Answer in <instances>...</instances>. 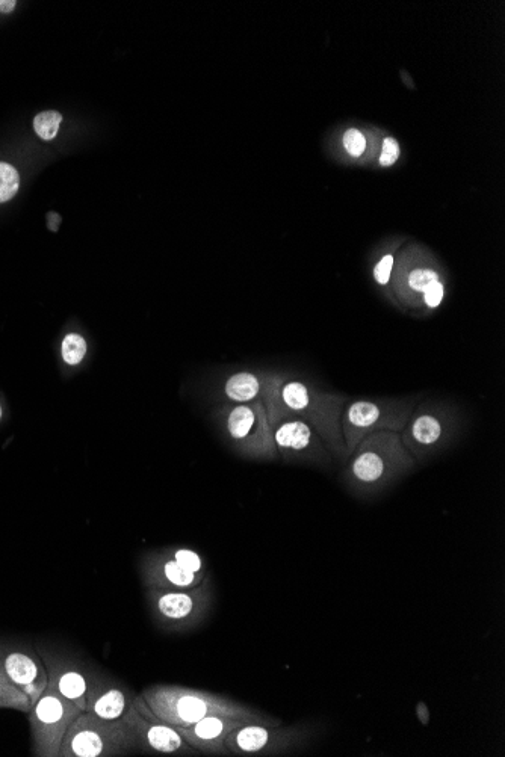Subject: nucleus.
<instances>
[{
  "label": "nucleus",
  "instance_id": "obj_1",
  "mask_svg": "<svg viewBox=\"0 0 505 757\" xmlns=\"http://www.w3.org/2000/svg\"><path fill=\"white\" fill-rule=\"evenodd\" d=\"M147 705L165 723L188 727L211 715L242 718L248 723L282 724L280 718L264 714L244 703L227 699L211 691L194 690L180 685H152L141 693Z\"/></svg>",
  "mask_w": 505,
  "mask_h": 757
},
{
  "label": "nucleus",
  "instance_id": "obj_2",
  "mask_svg": "<svg viewBox=\"0 0 505 757\" xmlns=\"http://www.w3.org/2000/svg\"><path fill=\"white\" fill-rule=\"evenodd\" d=\"M138 753L137 741L128 723L105 720L81 712L67 730L59 757H120Z\"/></svg>",
  "mask_w": 505,
  "mask_h": 757
},
{
  "label": "nucleus",
  "instance_id": "obj_3",
  "mask_svg": "<svg viewBox=\"0 0 505 757\" xmlns=\"http://www.w3.org/2000/svg\"><path fill=\"white\" fill-rule=\"evenodd\" d=\"M214 585L206 576L197 587L186 590H158L147 588L146 599L150 614L162 631H193L205 623L214 606Z\"/></svg>",
  "mask_w": 505,
  "mask_h": 757
},
{
  "label": "nucleus",
  "instance_id": "obj_4",
  "mask_svg": "<svg viewBox=\"0 0 505 757\" xmlns=\"http://www.w3.org/2000/svg\"><path fill=\"white\" fill-rule=\"evenodd\" d=\"M315 733V727L306 723L292 726L245 723L227 736L226 747L230 756H288L303 751Z\"/></svg>",
  "mask_w": 505,
  "mask_h": 757
},
{
  "label": "nucleus",
  "instance_id": "obj_5",
  "mask_svg": "<svg viewBox=\"0 0 505 757\" xmlns=\"http://www.w3.org/2000/svg\"><path fill=\"white\" fill-rule=\"evenodd\" d=\"M81 712L78 705L47 685L29 711L32 754L38 757H59L64 736Z\"/></svg>",
  "mask_w": 505,
  "mask_h": 757
},
{
  "label": "nucleus",
  "instance_id": "obj_6",
  "mask_svg": "<svg viewBox=\"0 0 505 757\" xmlns=\"http://www.w3.org/2000/svg\"><path fill=\"white\" fill-rule=\"evenodd\" d=\"M410 464L397 436L377 434L360 446L350 464V479L360 489H377Z\"/></svg>",
  "mask_w": 505,
  "mask_h": 757
},
{
  "label": "nucleus",
  "instance_id": "obj_7",
  "mask_svg": "<svg viewBox=\"0 0 505 757\" xmlns=\"http://www.w3.org/2000/svg\"><path fill=\"white\" fill-rule=\"evenodd\" d=\"M137 741L138 753L161 754V756H196L199 751L186 744L176 727L162 721L137 694L134 706L124 715Z\"/></svg>",
  "mask_w": 505,
  "mask_h": 757
},
{
  "label": "nucleus",
  "instance_id": "obj_8",
  "mask_svg": "<svg viewBox=\"0 0 505 757\" xmlns=\"http://www.w3.org/2000/svg\"><path fill=\"white\" fill-rule=\"evenodd\" d=\"M41 659L49 677L47 685L52 686L56 693L66 697L67 700L78 705L82 712H85L93 667H87L75 658L49 652V650H41Z\"/></svg>",
  "mask_w": 505,
  "mask_h": 757
},
{
  "label": "nucleus",
  "instance_id": "obj_9",
  "mask_svg": "<svg viewBox=\"0 0 505 757\" xmlns=\"http://www.w3.org/2000/svg\"><path fill=\"white\" fill-rule=\"evenodd\" d=\"M135 697L137 694L132 693L129 686L111 674L100 668H91L85 712L105 720H121L134 706Z\"/></svg>",
  "mask_w": 505,
  "mask_h": 757
},
{
  "label": "nucleus",
  "instance_id": "obj_10",
  "mask_svg": "<svg viewBox=\"0 0 505 757\" xmlns=\"http://www.w3.org/2000/svg\"><path fill=\"white\" fill-rule=\"evenodd\" d=\"M227 431L232 440L242 446V449L255 455L273 457L276 452L273 433L267 421L258 411L247 405H239L230 411L227 418Z\"/></svg>",
  "mask_w": 505,
  "mask_h": 757
},
{
  "label": "nucleus",
  "instance_id": "obj_11",
  "mask_svg": "<svg viewBox=\"0 0 505 757\" xmlns=\"http://www.w3.org/2000/svg\"><path fill=\"white\" fill-rule=\"evenodd\" d=\"M248 721L242 718L223 717V715H211L203 718L188 727H176L177 732L185 739L186 744L191 745L199 753L212 754V756H230L226 747V739L233 730L241 727Z\"/></svg>",
  "mask_w": 505,
  "mask_h": 757
},
{
  "label": "nucleus",
  "instance_id": "obj_12",
  "mask_svg": "<svg viewBox=\"0 0 505 757\" xmlns=\"http://www.w3.org/2000/svg\"><path fill=\"white\" fill-rule=\"evenodd\" d=\"M0 662L8 679L29 697L31 706L34 705L49 683L43 659L26 650L13 649L5 653Z\"/></svg>",
  "mask_w": 505,
  "mask_h": 757
},
{
  "label": "nucleus",
  "instance_id": "obj_13",
  "mask_svg": "<svg viewBox=\"0 0 505 757\" xmlns=\"http://www.w3.org/2000/svg\"><path fill=\"white\" fill-rule=\"evenodd\" d=\"M141 582L144 587L158 590H186L197 587L208 573H193L180 567L170 555L155 554L141 563Z\"/></svg>",
  "mask_w": 505,
  "mask_h": 757
},
{
  "label": "nucleus",
  "instance_id": "obj_14",
  "mask_svg": "<svg viewBox=\"0 0 505 757\" xmlns=\"http://www.w3.org/2000/svg\"><path fill=\"white\" fill-rule=\"evenodd\" d=\"M273 440L276 448L286 457L297 455L315 461L326 457L320 437L303 421H289L279 425L274 430Z\"/></svg>",
  "mask_w": 505,
  "mask_h": 757
},
{
  "label": "nucleus",
  "instance_id": "obj_15",
  "mask_svg": "<svg viewBox=\"0 0 505 757\" xmlns=\"http://www.w3.org/2000/svg\"><path fill=\"white\" fill-rule=\"evenodd\" d=\"M383 422L388 425V428H397L398 425L401 427V422L386 419L383 416L382 408L374 402H354L348 408L347 419H345V437H347L348 449L351 451L362 440L363 434L380 427Z\"/></svg>",
  "mask_w": 505,
  "mask_h": 757
},
{
  "label": "nucleus",
  "instance_id": "obj_16",
  "mask_svg": "<svg viewBox=\"0 0 505 757\" xmlns=\"http://www.w3.org/2000/svg\"><path fill=\"white\" fill-rule=\"evenodd\" d=\"M407 445L418 457H424L436 449L445 439V425L433 415H421L407 431Z\"/></svg>",
  "mask_w": 505,
  "mask_h": 757
},
{
  "label": "nucleus",
  "instance_id": "obj_17",
  "mask_svg": "<svg viewBox=\"0 0 505 757\" xmlns=\"http://www.w3.org/2000/svg\"><path fill=\"white\" fill-rule=\"evenodd\" d=\"M226 393L230 399L238 402H247L255 399L259 393V381L255 375L238 374L230 378L226 384Z\"/></svg>",
  "mask_w": 505,
  "mask_h": 757
},
{
  "label": "nucleus",
  "instance_id": "obj_18",
  "mask_svg": "<svg viewBox=\"0 0 505 757\" xmlns=\"http://www.w3.org/2000/svg\"><path fill=\"white\" fill-rule=\"evenodd\" d=\"M19 189V170L10 162H0V204L13 200Z\"/></svg>",
  "mask_w": 505,
  "mask_h": 757
},
{
  "label": "nucleus",
  "instance_id": "obj_19",
  "mask_svg": "<svg viewBox=\"0 0 505 757\" xmlns=\"http://www.w3.org/2000/svg\"><path fill=\"white\" fill-rule=\"evenodd\" d=\"M62 115L56 111H44L35 115L34 130L43 141L55 140L61 127Z\"/></svg>",
  "mask_w": 505,
  "mask_h": 757
},
{
  "label": "nucleus",
  "instance_id": "obj_20",
  "mask_svg": "<svg viewBox=\"0 0 505 757\" xmlns=\"http://www.w3.org/2000/svg\"><path fill=\"white\" fill-rule=\"evenodd\" d=\"M0 708L14 709V711H31V700L16 685H0Z\"/></svg>",
  "mask_w": 505,
  "mask_h": 757
},
{
  "label": "nucleus",
  "instance_id": "obj_21",
  "mask_svg": "<svg viewBox=\"0 0 505 757\" xmlns=\"http://www.w3.org/2000/svg\"><path fill=\"white\" fill-rule=\"evenodd\" d=\"M85 353H87V343L79 334H67L62 340V359L67 365H79L84 360Z\"/></svg>",
  "mask_w": 505,
  "mask_h": 757
},
{
  "label": "nucleus",
  "instance_id": "obj_22",
  "mask_svg": "<svg viewBox=\"0 0 505 757\" xmlns=\"http://www.w3.org/2000/svg\"><path fill=\"white\" fill-rule=\"evenodd\" d=\"M180 567L193 573H206L205 564H203L202 558L194 550L180 549L173 550V552H167Z\"/></svg>",
  "mask_w": 505,
  "mask_h": 757
},
{
  "label": "nucleus",
  "instance_id": "obj_23",
  "mask_svg": "<svg viewBox=\"0 0 505 757\" xmlns=\"http://www.w3.org/2000/svg\"><path fill=\"white\" fill-rule=\"evenodd\" d=\"M434 282H439V277L431 269H416L409 277L410 288L418 292H424Z\"/></svg>",
  "mask_w": 505,
  "mask_h": 757
},
{
  "label": "nucleus",
  "instance_id": "obj_24",
  "mask_svg": "<svg viewBox=\"0 0 505 757\" xmlns=\"http://www.w3.org/2000/svg\"><path fill=\"white\" fill-rule=\"evenodd\" d=\"M344 146L351 156L363 155L366 149L365 136L356 129H350L344 135Z\"/></svg>",
  "mask_w": 505,
  "mask_h": 757
},
{
  "label": "nucleus",
  "instance_id": "obj_25",
  "mask_svg": "<svg viewBox=\"0 0 505 757\" xmlns=\"http://www.w3.org/2000/svg\"><path fill=\"white\" fill-rule=\"evenodd\" d=\"M398 156H400V146L394 138H386L383 143L382 156H380V164L383 167H389L397 162Z\"/></svg>",
  "mask_w": 505,
  "mask_h": 757
},
{
  "label": "nucleus",
  "instance_id": "obj_26",
  "mask_svg": "<svg viewBox=\"0 0 505 757\" xmlns=\"http://www.w3.org/2000/svg\"><path fill=\"white\" fill-rule=\"evenodd\" d=\"M392 266H394V257H383L378 265L374 269V277L380 285H388L389 279H391Z\"/></svg>",
  "mask_w": 505,
  "mask_h": 757
},
{
  "label": "nucleus",
  "instance_id": "obj_27",
  "mask_svg": "<svg viewBox=\"0 0 505 757\" xmlns=\"http://www.w3.org/2000/svg\"><path fill=\"white\" fill-rule=\"evenodd\" d=\"M425 303L428 307H437L444 300V286L442 283L434 282L424 291Z\"/></svg>",
  "mask_w": 505,
  "mask_h": 757
},
{
  "label": "nucleus",
  "instance_id": "obj_28",
  "mask_svg": "<svg viewBox=\"0 0 505 757\" xmlns=\"http://www.w3.org/2000/svg\"><path fill=\"white\" fill-rule=\"evenodd\" d=\"M16 7V0H0V14H11Z\"/></svg>",
  "mask_w": 505,
  "mask_h": 757
},
{
  "label": "nucleus",
  "instance_id": "obj_29",
  "mask_svg": "<svg viewBox=\"0 0 505 757\" xmlns=\"http://www.w3.org/2000/svg\"><path fill=\"white\" fill-rule=\"evenodd\" d=\"M11 680L8 679L7 673H5L4 667L0 664V685H11Z\"/></svg>",
  "mask_w": 505,
  "mask_h": 757
},
{
  "label": "nucleus",
  "instance_id": "obj_30",
  "mask_svg": "<svg viewBox=\"0 0 505 757\" xmlns=\"http://www.w3.org/2000/svg\"><path fill=\"white\" fill-rule=\"evenodd\" d=\"M0 419H2V407H0Z\"/></svg>",
  "mask_w": 505,
  "mask_h": 757
},
{
  "label": "nucleus",
  "instance_id": "obj_31",
  "mask_svg": "<svg viewBox=\"0 0 505 757\" xmlns=\"http://www.w3.org/2000/svg\"><path fill=\"white\" fill-rule=\"evenodd\" d=\"M0 664H2V662H0Z\"/></svg>",
  "mask_w": 505,
  "mask_h": 757
}]
</instances>
